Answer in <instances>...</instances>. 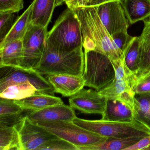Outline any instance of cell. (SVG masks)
I'll return each mask as SVG.
<instances>
[{
    "instance_id": "14",
    "label": "cell",
    "mask_w": 150,
    "mask_h": 150,
    "mask_svg": "<svg viewBox=\"0 0 150 150\" xmlns=\"http://www.w3.org/2000/svg\"><path fill=\"white\" fill-rule=\"evenodd\" d=\"M47 80L52 86L54 92L64 97H71L82 89L86 81L83 76L68 74L49 75Z\"/></svg>"
},
{
    "instance_id": "32",
    "label": "cell",
    "mask_w": 150,
    "mask_h": 150,
    "mask_svg": "<svg viewBox=\"0 0 150 150\" xmlns=\"http://www.w3.org/2000/svg\"><path fill=\"white\" fill-rule=\"evenodd\" d=\"M23 8V0H0V13H18Z\"/></svg>"
},
{
    "instance_id": "17",
    "label": "cell",
    "mask_w": 150,
    "mask_h": 150,
    "mask_svg": "<svg viewBox=\"0 0 150 150\" xmlns=\"http://www.w3.org/2000/svg\"><path fill=\"white\" fill-rule=\"evenodd\" d=\"M130 24L150 19V0H122Z\"/></svg>"
},
{
    "instance_id": "30",
    "label": "cell",
    "mask_w": 150,
    "mask_h": 150,
    "mask_svg": "<svg viewBox=\"0 0 150 150\" xmlns=\"http://www.w3.org/2000/svg\"><path fill=\"white\" fill-rule=\"evenodd\" d=\"M150 71V45L141 48L137 76Z\"/></svg>"
},
{
    "instance_id": "18",
    "label": "cell",
    "mask_w": 150,
    "mask_h": 150,
    "mask_svg": "<svg viewBox=\"0 0 150 150\" xmlns=\"http://www.w3.org/2000/svg\"><path fill=\"white\" fill-rule=\"evenodd\" d=\"M23 39H18L0 47V67H20L23 58Z\"/></svg>"
},
{
    "instance_id": "29",
    "label": "cell",
    "mask_w": 150,
    "mask_h": 150,
    "mask_svg": "<svg viewBox=\"0 0 150 150\" xmlns=\"http://www.w3.org/2000/svg\"><path fill=\"white\" fill-rule=\"evenodd\" d=\"M0 116L17 114L23 110L14 100L0 97Z\"/></svg>"
},
{
    "instance_id": "35",
    "label": "cell",
    "mask_w": 150,
    "mask_h": 150,
    "mask_svg": "<svg viewBox=\"0 0 150 150\" xmlns=\"http://www.w3.org/2000/svg\"><path fill=\"white\" fill-rule=\"evenodd\" d=\"M88 0H64V2L67 8L74 11V10L87 6Z\"/></svg>"
},
{
    "instance_id": "4",
    "label": "cell",
    "mask_w": 150,
    "mask_h": 150,
    "mask_svg": "<svg viewBox=\"0 0 150 150\" xmlns=\"http://www.w3.org/2000/svg\"><path fill=\"white\" fill-rule=\"evenodd\" d=\"M73 122L87 130L108 138H125L150 135V129L135 119L130 122H122L102 119L86 120L76 117Z\"/></svg>"
},
{
    "instance_id": "24",
    "label": "cell",
    "mask_w": 150,
    "mask_h": 150,
    "mask_svg": "<svg viewBox=\"0 0 150 150\" xmlns=\"http://www.w3.org/2000/svg\"><path fill=\"white\" fill-rule=\"evenodd\" d=\"M36 92V88L32 84L26 82L8 87L0 92V97L17 100L29 97Z\"/></svg>"
},
{
    "instance_id": "28",
    "label": "cell",
    "mask_w": 150,
    "mask_h": 150,
    "mask_svg": "<svg viewBox=\"0 0 150 150\" xmlns=\"http://www.w3.org/2000/svg\"><path fill=\"white\" fill-rule=\"evenodd\" d=\"M133 91L135 95L150 94V71L137 76Z\"/></svg>"
},
{
    "instance_id": "38",
    "label": "cell",
    "mask_w": 150,
    "mask_h": 150,
    "mask_svg": "<svg viewBox=\"0 0 150 150\" xmlns=\"http://www.w3.org/2000/svg\"><path fill=\"white\" fill-rule=\"evenodd\" d=\"M145 150H150V145L148 146L146 148Z\"/></svg>"
},
{
    "instance_id": "8",
    "label": "cell",
    "mask_w": 150,
    "mask_h": 150,
    "mask_svg": "<svg viewBox=\"0 0 150 150\" xmlns=\"http://www.w3.org/2000/svg\"><path fill=\"white\" fill-rule=\"evenodd\" d=\"M26 82L32 84L37 92L54 95V89L50 82L36 71L12 67H0V92L9 86Z\"/></svg>"
},
{
    "instance_id": "33",
    "label": "cell",
    "mask_w": 150,
    "mask_h": 150,
    "mask_svg": "<svg viewBox=\"0 0 150 150\" xmlns=\"http://www.w3.org/2000/svg\"><path fill=\"white\" fill-rule=\"evenodd\" d=\"M111 37L117 48L123 52L129 44L133 37L131 36L127 31H120L111 35Z\"/></svg>"
},
{
    "instance_id": "6",
    "label": "cell",
    "mask_w": 150,
    "mask_h": 150,
    "mask_svg": "<svg viewBox=\"0 0 150 150\" xmlns=\"http://www.w3.org/2000/svg\"><path fill=\"white\" fill-rule=\"evenodd\" d=\"M37 124L79 148L103 142L108 137L87 130L73 122L41 121Z\"/></svg>"
},
{
    "instance_id": "22",
    "label": "cell",
    "mask_w": 150,
    "mask_h": 150,
    "mask_svg": "<svg viewBox=\"0 0 150 150\" xmlns=\"http://www.w3.org/2000/svg\"><path fill=\"white\" fill-rule=\"evenodd\" d=\"M133 116L150 129V94L135 95Z\"/></svg>"
},
{
    "instance_id": "31",
    "label": "cell",
    "mask_w": 150,
    "mask_h": 150,
    "mask_svg": "<svg viewBox=\"0 0 150 150\" xmlns=\"http://www.w3.org/2000/svg\"><path fill=\"white\" fill-rule=\"evenodd\" d=\"M31 110H23L22 112L13 115L0 116V126H13L26 117Z\"/></svg>"
},
{
    "instance_id": "25",
    "label": "cell",
    "mask_w": 150,
    "mask_h": 150,
    "mask_svg": "<svg viewBox=\"0 0 150 150\" xmlns=\"http://www.w3.org/2000/svg\"><path fill=\"white\" fill-rule=\"evenodd\" d=\"M140 39L139 37H133L127 48L124 51L123 57L127 67L137 76L140 56Z\"/></svg>"
},
{
    "instance_id": "11",
    "label": "cell",
    "mask_w": 150,
    "mask_h": 150,
    "mask_svg": "<svg viewBox=\"0 0 150 150\" xmlns=\"http://www.w3.org/2000/svg\"><path fill=\"white\" fill-rule=\"evenodd\" d=\"M107 101L98 91L83 88L69 99L70 106L81 113L102 115L105 112Z\"/></svg>"
},
{
    "instance_id": "34",
    "label": "cell",
    "mask_w": 150,
    "mask_h": 150,
    "mask_svg": "<svg viewBox=\"0 0 150 150\" xmlns=\"http://www.w3.org/2000/svg\"><path fill=\"white\" fill-rule=\"evenodd\" d=\"M144 22V27L139 36L141 48H144L150 45V19Z\"/></svg>"
},
{
    "instance_id": "19",
    "label": "cell",
    "mask_w": 150,
    "mask_h": 150,
    "mask_svg": "<svg viewBox=\"0 0 150 150\" xmlns=\"http://www.w3.org/2000/svg\"><path fill=\"white\" fill-rule=\"evenodd\" d=\"M33 5L34 2L32 1L25 12L14 23L13 25L4 40L0 42V47H3L16 40L23 39L31 24Z\"/></svg>"
},
{
    "instance_id": "36",
    "label": "cell",
    "mask_w": 150,
    "mask_h": 150,
    "mask_svg": "<svg viewBox=\"0 0 150 150\" xmlns=\"http://www.w3.org/2000/svg\"><path fill=\"white\" fill-rule=\"evenodd\" d=\"M114 1H121L122 0H88L87 6H96L103 3Z\"/></svg>"
},
{
    "instance_id": "27",
    "label": "cell",
    "mask_w": 150,
    "mask_h": 150,
    "mask_svg": "<svg viewBox=\"0 0 150 150\" xmlns=\"http://www.w3.org/2000/svg\"><path fill=\"white\" fill-rule=\"evenodd\" d=\"M15 13L12 12L0 13V42L4 40L13 25Z\"/></svg>"
},
{
    "instance_id": "2",
    "label": "cell",
    "mask_w": 150,
    "mask_h": 150,
    "mask_svg": "<svg viewBox=\"0 0 150 150\" xmlns=\"http://www.w3.org/2000/svg\"><path fill=\"white\" fill-rule=\"evenodd\" d=\"M46 45L62 52H71L82 47L80 23L74 11L67 8L59 16L47 32Z\"/></svg>"
},
{
    "instance_id": "10",
    "label": "cell",
    "mask_w": 150,
    "mask_h": 150,
    "mask_svg": "<svg viewBox=\"0 0 150 150\" xmlns=\"http://www.w3.org/2000/svg\"><path fill=\"white\" fill-rule=\"evenodd\" d=\"M100 19L110 35L127 31L129 22L121 1L107 2L96 6Z\"/></svg>"
},
{
    "instance_id": "9",
    "label": "cell",
    "mask_w": 150,
    "mask_h": 150,
    "mask_svg": "<svg viewBox=\"0 0 150 150\" xmlns=\"http://www.w3.org/2000/svg\"><path fill=\"white\" fill-rule=\"evenodd\" d=\"M14 126L19 132L23 150H38L45 143L57 137L27 116Z\"/></svg>"
},
{
    "instance_id": "26",
    "label": "cell",
    "mask_w": 150,
    "mask_h": 150,
    "mask_svg": "<svg viewBox=\"0 0 150 150\" xmlns=\"http://www.w3.org/2000/svg\"><path fill=\"white\" fill-rule=\"evenodd\" d=\"M79 150L77 146L68 141L57 137L41 146L38 150Z\"/></svg>"
},
{
    "instance_id": "3",
    "label": "cell",
    "mask_w": 150,
    "mask_h": 150,
    "mask_svg": "<svg viewBox=\"0 0 150 150\" xmlns=\"http://www.w3.org/2000/svg\"><path fill=\"white\" fill-rule=\"evenodd\" d=\"M84 69L85 56L82 46L71 52H62L46 45L41 62L35 71L42 75L82 76Z\"/></svg>"
},
{
    "instance_id": "13",
    "label": "cell",
    "mask_w": 150,
    "mask_h": 150,
    "mask_svg": "<svg viewBox=\"0 0 150 150\" xmlns=\"http://www.w3.org/2000/svg\"><path fill=\"white\" fill-rule=\"evenodd\" d=\"M27 117L33 122L37 123L41 121L73 122L76 116L73 108L64 103L31 111Z\"/></svg>"
},
{
    "instance_id": "37",
    "label": "cell",
    "mask_w": 150,
    "mask_h": 150,
    "mask_svg": "<svg viewBox=\"0 0 150 150\" xmlns=\"http://www.w3.org/2000/svg\"><path fill=\"white\" fill-rule=\"evenodd\" d=\"M64 2V0H56V7L60 6Z\"/></svg>"
},
{
    "instance_id": "16",
    "label": "cell",
    "mask_w": 150,
    "mask_h": 150,
    "mask_svg": "<svg viewBox=\"0 0 150 150\" xmlns=\"http://www.w3.org/2000/svg\"><path fill=\"white\" fill-rule=\"evenodd\" d=\"M31 24L47 29L50 22L56 0H33Z\"/></svg>"
},
{
    "instance_id": "5",
    "label": "cell",
    "mask_w": 150,
    "mask_h": 150,
    "mask_svg": "<svg viewBox=\"0 0 150 150\" xmlns=\"http://www.w3.org/2000/svg\"><path fill=\"white\" fill-rule=\"evenodd\" d=\"M85 86L99 91L115 79V69L106 55L96 51L84 52Z\"/></svg>"
},
{
    "instance_id": "15",
    "label": "cell",
    "mask_w": 150,
    "mask_h": 150,
    "mask_svg": "<svg viewBox=\"0 0 150 150\" xmlns=\"http://www.w3.org/2000/svg\"><path fill=\"white\" fill-rule=\"evenodd\" d=\"M14 101L23 109L31 111L39 110L50 106L64 103L59 97L37 92L29 97L21 100H14Z\"/></svg>"
},
{
    "instance_id": "7",
    "label": "cell",
    "mask_w": 150,
    "mask_h": 150,
    "mask_svg": "<svg viewBox=\"0 0 150 150\" xmlns=\"http://www.w3.org/2000/svg\"><path fill=\"white\" fill-rule=\"evenodd\" d=\"M47 29L30 24L23 39V58L20 68L35 71L42 58L46 45Z\"/></svg>"
},
{
    "instance_id": "21",
    "label": "cell",
    "mask_w": 150,
    "mask_h": 150,
    "mask_svg": "<svg viewBox=\"0 0 150 150\" xmlns=\"http://www.w3.org/2000/svg\"><path fill=\"white\" fill-rule=\"evenodd\" d=\"M144 137H131L125 138H108L103 142L79 148V150H124Z\"/></svg>"
},
{
    "instance_id": "12",
    "label": "cell",
    "mask_w": 150,
    "mask_h": 150,
    "mask_svg": "<svg viewBox=\"0 0 150 150\" xmlns=\"http://www.w3.org/2000/svg\"><path fill=\"white\" fill-rule=\"evenodd\" d=\"M98 92L107 99L121 102L134 110L135 94L133 91V86L129 82L115 78Z\"/></svg>"
},
{
    "instance_id": "23",
    "label": "cell",
    "mask_w": 150,
    "mask_h": 150,
    "mask_svg": "<svg viewBox=\"0 0 150 150\" xmlns=\"http://www.w3.org/2000/svg\"><path fill=\"white\" fill-rule=\"evenodd\" d=\"M0 150H23L19 132L13 126H0Z\"/></svg>"
},
{
    "instance_id": "1",
    "label": "cell",
    "mask_w": 150,
    "mask_h": 150,
    "mask_svg": "<svg viewBox=\"0 0 150 150\" xmlns=\"http://www.w3.org/2000/svg\"><path fill=\"white\" fill-rule=\"evenodd\" d=\"M74 11L80 23L84 52H98L107 56L110 61L123 58V52L115 44L96 6L84 7Z\"/></svg>"
},
{
    "instance_id": "20",
    "label": "cell",
    "mask_w": 150,
    "mask_h": 150,
    "mask_svg": "<svg viewBox=\"0 0 150 150\" xmlns=\"http://www.w3.org/2000/svg\"><path fill=\"white\" fill-rule=\"evenodd\" d=\"M102 120L115 122H130L134 119L133 110L128 105L116 100L108 99L106 109Z\"/></svg>"
}]
</instances>
